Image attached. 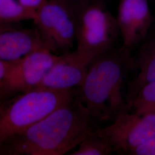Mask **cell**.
I'll use <instances>...</instances> for the list:
<instances>
[{
  "label": "cell",
  "mask_w": 155,
  "mask_h": 155,
  "mask_svg": "<svg viewBox=\"0 0 155 155\" xmlns=\"http://www.w3.org/2000/svg\"><path fill=\"white\" fill-rule=\"evenodd\" d=\"M96 123L77 95L40 121L0 141V155H63L78 147Z\"/></svg>",
  "instance_id": "cell-1"
},
{
  "label": "cell",
  "mask_w": 155,
  "mask_h": 155,
  "mask_svg": "<svg viewBox=\"0 0 155 155\" xmlns=\"http://www.w3.org/2000/svg\"><path fill=\"white\" fill-rule=\"evenodd\" d=\"M134 70V58L122 47L111 49L90 63L77 97L95 123L113 121L129 110L122 90L125 78Z\"/></svg>",
  "instance_id": "cell-2"
},
{
  "label": "cell",
  "mask_w": 155,
  "mask_h": 155,
  "mask_svg": "<svg viewBox=\"0 0 155 155\" xmlns=\"http://www.w3.org/2000/svg\"><path fill=\"white\" fill-rule=\"evenodd\" d=\"M78 88L56 90L37 87L1 100L0 141L21 132L73 100Z\"/></svg>",
  "instance_id": "cell-3"
},
{
  "label": "cell",
  "mask_w": 155,
  "mask_h": 155,
  "mask_svg": "<svg viewBox=\"0 0 155 155\" xmlns=\"http://www.w3.org/2000/svg\"><path fill=\"white\" fill-rule=\"evenodd\" d=\"M120 33L117 19L101 1L84 8L77 15V51L94 59L114 48Z\"/></svg>",
  "instance_id": "cell-4"
},
{
  "label": "cell",
  "mask_w": 155,
  "mask_h": 155,
  "mask_svg": "<svg viewBox=\"0 0 155 155\" xmlns=\"http://www.w3.org/2000/svg\"><path fill=\"white\" fill-rule=\"evenodd\" d=\"M34 22L47 49L70 52L76 40L77 15L63 0H48L37 11Z\"/></svg>",
  "instance_id": "cell-5"
},
{
  "label": "cell",
  "mask_w": 155,
  "mask_h": 155,
  "mask_svg": "<svg viewBox=\"0 0 155 155\" xmlns=\"http://www.w3.org/2000/svg\"><path fill=\"white\" fill-rule=\"evenodd\" d=\"M110 144L113 152L129 153L155 136V111L138 114L126 111L108 126L95 129Z\"/></svg>",
  "instance_id": "cell-6"
},
{
  "label": "cell",
  "mask_w": 155,
  "mask_h": 155,
  "mask_svg": "<svg viewBox=\"0 0 155 155\" xmlns=\"http://www.w3.org/2000/svg\"><path fill=\"white\" fill-rule=\"evenodd\" d=\"M58 56L49 50H42L13 61L6 76L0 81L1 100L38 87Z\"/></svg>",
  "instance_id": "cell-7"
},
{
  "label": "cell",
  "mask_w": 155,
  "mask_h": 155,
  "mask_svg": "<svg viewBox=\"0 0 155 155\" xmlns=\"http://www.w3.org/2000/svg\"><path fill=\"white\" fill-rule=\"evenodd\" d=\"M94 59L75 51L58 56L38 87L71 90L82 86L90 63Z\"/></svg>",
  "instance_id": "cell-8"
},
{
  "label": "cell",
  "mask_w": 155,
  "mask_h": 155,
  "mask_svg": "<svg viewBox=\"0 0 155 155\" xmlns=\"http://www.w3.org/2000/svg\"><path fill=\"white\" fill-rule=\"evenodd\" d=\"M117 21L122 47L130 51L144 40L150 29L152 17L147 0H121Z\"/></svg>",
  "instance_id": "cell-9"
},
{
  "label": "cell",
  "mask_w": 155,
  "mask_h": 155,
  "mask_svg": "<svg viewBox=\"0 0 155 155\" xmlns=\"http://www.w3.org/2000/svg\"><path fill=\"white\" fill-rule=\"evenodd\" d=\"M42 50L48 49L36 27L16 29L1 24V60L17 61L34 52Z\"/></svg>",
  "instance_id": "cell-10"
},
{
  "label": "cell",
  "mask_w": 155,
  "mask_h": 155,
  "mask_svg": "<svg viewBox=\"0 0 155 155\" xmlns=\"http://www.w3.org/2000/svg\"><path fill=\"white\" fill-rule=\"evenodd\" d=\"M134 60V70L138 73L127 85L125 94L127 107L144 86L155 81V36L145 40Z\"/></svg>",
  "instance_id": "cell-11"
},
{
  "label": "cell",
  "mask_w": 155,
  "mask_h": 155,
  "mask_svg": "<svg viewBox=\"0 0 155 155\" xmlns=\"http://www.w3.org/2000/svg\"><path fill=\"white\" fill-rule=\"evenodd\" d=\"M37 11L28 9L18 0H0V22L14 23L22 20L34 21Z\"/></svg>",
  "instance_id": "cell-12"
},
{
  "label": "cell",
  "mask_w": 155,
  "mask_h": 155,
  "mask_svg": "<svg viewBox=\"0 0 155 155\" xmlns=\"http://www.w3.org/2000/svg\"><path fill=\"white\" fill-rule=\"evenodd\" d=\"M78 150L72 155H107L113 150L105 139L93 129L78 146Z\"/></svg>",
  "instance_id": "cell-13"
},
{
  "label": "cell",
  "mask_w": 155,
  "mask_h": 155,
  "mask_svg": "<svg viewBox=\"0 0 155 155\" xmlns=\"http://www.w3.org/2000/svg\"><path fill=\"white\" fill-rule=\"evenodd\" d=\"M131 110L138 114L155 111V81L148 83L140 90L131 104Z\"/></svg>",
  "instance_id": "cell-14"
},
{
  "label": "cell",
  "mask_w": 155,
  "mask_h": 155,
  "mask_svg": "<svg viewBox=\"0 0 155 155\" xmlns=\"http://www.w3.org/2000/svg\"><path fill=\"white\" fill-rule=\"evenodd\" d=\"M130 155H155V136L132 150Z\"/></svg>",
  "instance_id": "cell-15"
},
{
  "label": "cell",
  "mask_w": 155,
  "mask_h": 155,
  "mask_svg": "<svg viewBox=\"0 0 155 155\" xmlns=\"http://www.w3.org/2000/svg\"><path fill=\"white\" fill-rule=\"evenodd\" d=\"M77 15L84 8L95 2L101 0H63Z\"/></svg>",
  "instance_id": "cell-16"
},
{
  "label": "cell",
  "mask_w": 155,
  "mask_h": 155,
  "mask_svg": "<svg viewBox=\"0 0 155 155\" xmlns=\"http://www.w3.org/2000/svg\"><path fill=\"white\" fill-rule=\"evenodd\" d=\"M22 5L37 11L48 0H18Z\"/></svg>",
  "instance_id": "cell-17"
}]
</instances>
